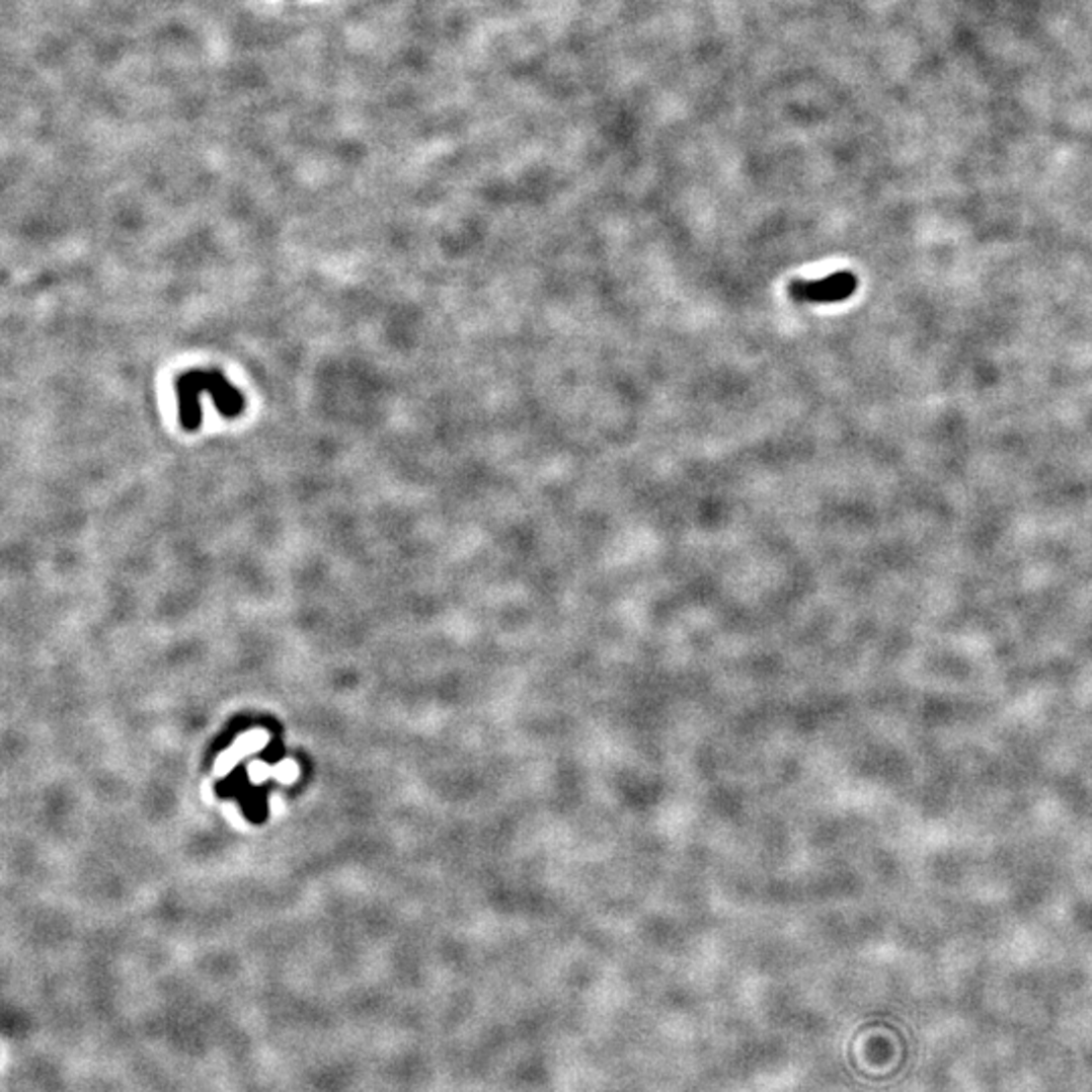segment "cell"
I'll list each match as a JSON object with an SVG mask.
<instances>
[{
	"label": "cell",
	"mask_w": 1092,
	"mask_h": 1092,
	"mask_svg": "<svg viewBox=\"0 0 1092 1092\" xmlns=\"http://www.w3.org/2000/svg\"><path fill=\"white\" fill-rule=\"evenodd\" d=\"M854 288L856 280L852 274H834L817 282L797 280L789 286V294L797 302H838L848 298Z\"/></svg>",
	"instance_id": "1"
},
{
	"label": "cell",
	"mask_w": 1092,
	"mask_h": 1092,
	"mask_svg": "<svg viewBox=\"0 0 1092 1092\" xmlns=\"http://www.w3.org/2000/svg\"><path fill=\"white\" fill-rule=\"evenodd\" d=\"M267 745V732L265 730H249L243 736L235 740V745L229 749L237 761H243L245 757L261 751Z\"/></svg>",
	"instance_id": "2"
},
{
	"label": "cell",
	"mask_w": 1092,
	"mask_h": 1092,
	"mask_svg": "<svg viewBox=\"0 0 1092 1092\" xmlns=\"http://www.w3.org/2000/svg\"><path fill=\"white\" fill-rule=\"evenodd\" d=\"M274 777H278L282 783H294L298 779V767L292 761H282L278 767H274Z\"/></svg>",
	"instance_id": "3"
},
{
	"label": "cell",
	"mask_w": 1092,
	"mask_h": 1092,
	"mask_svg": "<svg viewBox=\"0 0 1092 1092\" xmlns=\"http://www.w3.org/2000/svg\"><path fill=\"white\" fill-rule=\"evenodd\" d=\"M269 775H274V769H271V767H267V765L261 763V761L251 763V767H249V777H251L253 783H263Z\"/></svg>",
	"instance_id": "4"
},
{
	"label": "cell",
	"mask_w": 1092,
	"mask_h": 1092,
	"mask_svg": "<svg viewBox=\"0 0 1092 1092\" xmlns=\"http://www.w3.org/2000/svg\"><path fill=\"white\" fill-rule=\"evenodd\" d=\"M271 809H274V813H282V809H284L282 797H278V795H276V797L271 799Z\"/></svg>",
	"instance_id": "5"
}]
</instances>
